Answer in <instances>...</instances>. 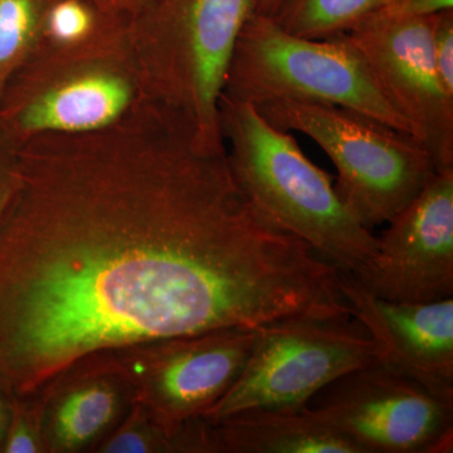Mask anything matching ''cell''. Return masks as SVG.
Instances as JSON below:
<instances>
[{"label":"cell","instance_id":"cell-12","mask_svg":"<svg viewBox=\"0 0 453 453\" xmlns=\"http://www.w3.org/2000/svg\"><path fill=\"white\" fill-rule=\"evenodd\" d=\"M351 318L374 342L375 359L429 392L453 401V299L404 303L372 296L339 271Z\"/></svg>","mask_w":453,"mask_h":453},{"label":"cell","instance_id":"cell-10","mask_svg":"<svg viewBox=\"0 0 453 453\" xmlns=\"http://www.w3.org/2000/svg\"><path fill=\"white\" fill-rule=\"evenodd\" d=\"M434 16L404 18L380 12L347 35L381 95L412 127L442 172L453 169V96L434 65Z\"/></svg>","mask_w":453,"mask_h":453},{"label":"cell","instance_id":"cell-13","mask_svg":"<svg viewBox=\"0 0 453 453\" xmlns=\"http://www.w3.org/2000/svg\"><path fill=\"white\" fill-rule=\"evenodd\" d=\"M42 393L46 453L94 452L134 402L111 351L85 357Z\"/></svg>","mask_w":453,"mask_h":453},{"label":"cell","instance_id":"cell-6","mask_svg":"<svg viewBox=\"0 0 453 453\" xmlns=\"http://www.w3.org/2000/svg\"><path fill=\"white\" fill-rule=\"evenodd\" d=\"M223 95L253 106L275 100L342 106L416 136L381 95L347 35L310 40L255 12L235 42Z\"/></svg>","mask_w":453,"mask_h":453},{"label":"cell","instance_id":"cell-22","mask_svg":"<svg viewBox=\"0 0 453 453\" xmlns=\"http://www.w3.org/2000/svg\"><path fill=\"white\" fill-rule=\"evenodd\" d=\"M453 0H395L380 13L404 18H427L452 11Z\"/></svg>","mask_w":453,"mask_h":453},{"label":"cell","instance_id":"cell-3","mask_svg":"<svg viewBox=\"0 0 453 453\" xmlns=\"http://www.w3.org/2000/svg\"><path fill=\"white\" fill-rule=\"evenodd\" d=\"M253 0H157L129 26L145 100L178 113L196 144L226 150L219 101Z\"/></svg>","mask_w":453,"mask_h":453},{"label":"cell","instance_id":"cell-21","mask_svg":"<svg viewBox=\"0 0 453 453\" xmlns=\"http://www.w3.org/2000/svg\"><path fill=\"white\" fill-rule=\"evenodd\" d=\"M18 183V148L0 127V217L7 210Z\"/></svg>","mask_w":453,"mask_h":453},{"label":"cell","instance_id":"cell-15","mask_svg":"<svg viewBox=\"0 0 453 453\" xmlns=\"http://www.w3.org/2000/svg\"><path fill=\"white\" fill-rule=\"evenodd\" d=\"M395 0H283L273 17L291 35L326 40L347 35Z\"/></svg>","mask_w":453,"mask_h":453},{"label":"cell","instance_id":"cell-23","mask_svg":"<svg viewBox=\"0 0 453 453\" xmlns=\"http://www.w3.org/2000/svg\"><path fill=\"white\" fill-rule=\"evenodd\" d=\"M97 2L133 22L140 14L148 11L157 0H97Z\"/></svg>","mask_w":453,"mask_h":453},{"label":"cell","instance_id":"cell-14","mask_svg":"<svg viewBox=\"0 0 453 453\" xmlns=\"http://www.w3.org/2000/svg\"><path fill=\"white\" fill-rule=\"evenodd\" d=\"M210 432L213 453H362L306 407L242 411L210 423Z\"/></svg>","mask_w":453,"mask_h":453},{"label":"cell","instance_id":"cell-9","mask_svg":"<svg viewBox=\"0 0 453 453\" xmlns=\"http://www.w3.org/2000/svg\"><path fill=\"white\" fill-rule=\"evenodd\" d=\"M306 408L362 453L452 452L453 401L377 359L327 384Z\"/></svg>","mask_w":453,"mask_h":453},{"label":"cell","instance_id":"cell-25","mask_svg":"<svg viewBox=\"0 0 453 453\" xmlns=\"http://www.w3.org/2000/svg\"><path fill=\"white\" fill-rule=\"evenodd\" d=\"M9 411H11V398L0 392V447L4 440L5 429H7Z\"/></svg>","mask_w":453,"mask_h":453},{"label":"cell","instance_id":"cell-17","mask_svg":"<svg viewBox=\"0 0 453 453\" xmlns=\"http://www.w3.org/2000/svg\"><path fill=\"white\" fill-rule=\"evenodd\" d=\"M43 0H0V97L38 49Z\"/></svg>","mask_w":453,"mask_h":453},{"label":"cell","instance_id":"cell-8","mask_svg":"<svg viewBox=\"0 0 453 453\" xmlns=\"http://www.w3.org/2000/svg\"><path fill=\"white\" fill-rule=\"evenodd\" d=\"M256 329L226 327L110 351L133 389L134 401L177 440L180 453L181 428L234 387L255 347Z\"/></svg>","mask_w":453,"mask_h":453},{"label":"cell","instance_id":"cell-19","mask_svg":"<svg viewBox=\"0 0 453 453\" xmlns=\"http://www.w3.org/2000/svg\"><path fill=\"white\" fill-rule=\"evenodd\" d=\"M44 395L14 396L0 453H46Z\"/></svg>","mask_w":453,"mask_h":453},{"label":"cell","instance_id":"cell-11","mask_svg":"<svg viewBox=\"0 0 453 453\" xmlns=\"http://www.w3.org/2000/svg\"><path fill=\"white\" fill-rule=\"evenodd\" d=\"M388 225L374 258L353 279L384 300L453 297V169L437 172Z\"/></svg>","mask_w":453,"mask_h":453},{"label":"cell","instance_id":"cell-2","mask_svg":"<svg viewBox=\"0 0 453 453\" xmlns=\"http://www.w3.org/2000/svg\"><path fill=\"white\" fill-rule=\"evenodd\" d=\"M219 124L240 186L268 219L309 243L342 273L357 276L378 251L377 235L354 219L333 178L251 104L222 95Z\"/></svg>","mask_w":453,"mask_h":453},{"label":"cell","instance_id":"cell-24","mask_svg":"<svg viewBox=\"0 0 453 453\" xmlns=\"http://www.w3.org/2000/svg\"><path fill=\"white\" fill-rule=\"evenodd\" d=\"M283 0H253V12L261 16L275 17Z\"/></svg>","mask_w":453,"mask_h":453},{"label":"cell","instance_id":"cell-4","mask_svg":"<svg viewBox=\"0 0 453 453\" xmlns=\"http://www.w3.org/2000/svg\"><path fill=\"white\" fill-rule=\"evenodd\" d=\"M129 26L33 53L0 97V127L12 144L107 129L145 100Z\"/></svg>","mask_w":453,"mask_h":453},{"label":"cell","instance_id":"cell-1","mask_svg":"<svg viewBox=\"0 0 453 453\" xmlns=\"http://www.w3.org/2000/svg\"><path fill=\"white\" fill-rule=\"evenodd\" d=\"M333 267L249 198L226 150L144 100L18 148L0 217V392H43L92 354L320 316Z\"/></svg>","mask_w":453,"mask_h":453},{"label":"cell","instance_id":"cell-5","mask_svg":"<svg viewBox=\"0 0 453 453\" xmlns=\"http://www.w3.org/2000/svg\"><path fill=\"white\" fill-rule=\"evenodd\" d=\"M255 107L276 129L303 134L323 149L338 172L340 201L371 231L407 207L438 172L416 136L356 110L299 100Z\"/></svg>","mask_w":453,"mask_h":453},{"label":"cell","instance_id":"cell-7","mask_svg":"<svg viewBox=\"0 0 453 453\" xmlns=\"http://www.w3.org/2000/svg\"><path fill=\"white\" fill-rule=\"evenodd\" d=\"M243 372L203 418L253 408L301 410L327 384L375 360L374 342L350 318L294 316L258 326Z\"/></svg>","mask_w":453,"mask_h":453},{"label":"cell","instance_id":"cell-16","mask_svg":"<svg viewBox=\"0 0 453 453\" xmlns=\"http://www.w3.org/2000/svg\"><path fill=\"white\" fill-rule=\"evenodd\" d=\"M97 0H43L38 49H70L129 26Z\"/></svg>","mask_w":453,"mask_h":453},{"label":"cell","instance_id":"cell-20","mask_svg":"<svg viewBox=\"0 0 453 453\" xmlns=\"http://www.w3.org/2000/svg\"><path fill=\"white\" fill-rule=\"evenodd\" d=\"M432 50L441 81L453 96V9L434 16Z\"/></svg>","mask_w":453,"mask_h":453},{"label":"cell","instance_id":"cell-18","mask_svg":"<svg viewBox=\"0 0 453 453\" xmlns=\"http://www.w3.org/2000/svg\"><path fill=\"white\" fill-rule=\"evenodd\" d=\"M100 453H178V443L144 405L134 401L124 418L96 447Z\"/></svg>","mask_w":453,"mask_h":453}]
</instances>
